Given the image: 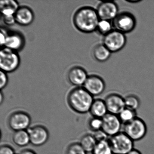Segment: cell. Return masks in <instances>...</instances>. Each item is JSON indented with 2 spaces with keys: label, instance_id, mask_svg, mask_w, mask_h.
Listing matches in <instances>:
<instances>
[{
  "label": "cell",
  "instance_id": "cell-16",
  "mask_svg": "<svg viewBox=\"0 0 154 154\" xmlns=\"http://www.w3.org/2000/svg\"><path fill=\"white\" fill-rule=\"evenodd\" d=\"M16 23L22 26H28L34 21V14L30 8L26 6L20 7L15 15Z\"/></svg>",
  "mask_w": 154,
  "mask_h": 154
},
{
  "label": "cell",
  "instance_id": "cell-11",
  "mask_svg": "<svg viewBox=\"0 0 154 154\" xmlns=\"http://www.w3.org/2000/svg\"><path fill=\"white\" fill-rule=\"evenodd\" d=\"M97 13L100 20H113L118 15V7L113 2H104L97 8Z\"/></svg>",
  "mask_w": 154,
  "mask_h": 154
},
{
  "label": "cell",
  "instance_id": "cell-18",
  "mask_svg": "<svg viewBox=\"0 0 154 154\" xmlns=\"http://www.w3.org/2000/svg\"><path fill=\"white\" fill-rule=\"evenodd\" d=\"M19 4L14 0H2L0 1V11L3 16L15 15L18 9Z\"/></svg>",
  "mask_w": 154,
  "mask_h": 154
},
{
  "label": "cell",
  "instance_id": "cell-27",
  "mask_svg": "<svg viewBox=\"0 0 154 154\" xmlns=\"http://www.w3.org/2000/svg\"><path fill=\"white\" fill-rule=\"evenodd\" d=\"M102 119L93 117L89 122V127L90 129L95 132L101 130L102 128Z\"/></svg>",
  "mask_w": 154,
  "mask_h": 154
},
{
  "label": "cell",
  "instance_id": "cell-34",
  "mask_svg": "<svg viewBox=\"0 0 154 154\" xmlns=\"http://www.w3.org/2000/svg\"><path fill=\"white\" fill-rule=\"evenodd\" d=\"M127 154H142L141 152L138 149H133L130 151Z\"/></svg>",
  "mask_w": 154,
  "mask_h": 154
},
{
  "label": "cell",
  "instance_id": "cell-1",
  "mask_svg": "<svg viewBox=\"0 0 154 154\" xmlns=\"http://www.w3.org/2000/svg\"><path fill=\"white\" fill-rule=\"evenodd\" d=\"M100 21L97 11L91 7L79 9L74 16L75 26L83 33H91L97 30Z\"/></svg>",
  "mask_w": 154,
  "mask_h": 154
},
{
  "label": "cell",
  "instance_id": "cell-22",
  "mask_svg": "<svg viewBox=\"0 0 154 154\" xmlns=\"http://www.w3.org/2000/svg\"><path fill=\"white\" fill-rule=\"evenodd\" d=\"M122 125L127 124L136 119L137 116V111L125 107L118 115Z\"/></svg>",
  "mask_w": 154,
  "mask_h": 154
},
{
  "label": "cell",
  "instance_id": "cell-12",
  "mask_svg": "<svg viewBox=\"0 0 154 154\" xmlns=\"http://www.w3.org/2000/svg\"><path fill=\"white\" fill-rule=\"evenodd\" d=\"M83 85V88L92 96H98L101 94L105 88L103 80L96 75L88 76Z\"/></svg>",
  "mask_w": 154,
  "mask_h": 154
},
{
  "label": "cell",
  "instance_id": "cell-31",
  "mask_svg": "<svg viewBox=\"0 0 154 154\" xmlns=\"http://www.w3.org/2000/svg\"><path fill=\"white\" fill-rule=\"evenodd\" d=\"M3 22L7 26H12L16 23L14 15L3 16Z\"/></svg>",
  "mask_w": 154,
  "mask_h": 154
},
{
  "label": "cell",
  "instance_id": "cell-4",
  "mask_svg": "<svg viewBox=\"0 0 154 154\" xmlns=\"http://www.w3.org/2000/svg\"><path fill=\"white\" fill-rule=\"evenodd\" d=\"M122 131L134 141H139L145 137L147 132V127L141 118L136 119L123 125Z\"/></svg>",
  "mask_w": 154,
  "mask_h": 154
},
{
  "label": "cell",
  "instance_id": "cell-6",
  "mask_svg": "<svg viewBox=\"0 0 154 154\" xmlns=\"http://www.w3.org/2000/svg\"><path fill=\"white\" fill-rule=\"evenodd\" d=\"M112 21V26L114 29L124 34L133 31L136 27V19L129 12L119 13Z\"/></svg>",
  "mask_w": 154,
  "mask_h": 154
},
{
  "label": "cell",
  "instance_id": "cell-13",
  "mask_svg": "<svg viewBox=\"0 0 154 154\" xmlns=\"http://www.w3.org/2000/svg\"><path fill=\"white\" fill-rule=\"evenodd\" d=\"M104 101L108 112L112 114L118 115L126 107L124 98L117 94H109Z\"/></svg>",
  "mask_w": 154,
  "mask_h": 154
},
{
  "label": "cell",
  "instance_id": "cell-19",
  "mask_svg": "<svg viewBox=\"0 0 154 154\" xmlns=\"http://www.w3.org/2000/svg\"><path fill=\"white\" fill-rule=\"evenodd\" d=\"M111 52L103 45L100 44L94 47L93 54L94 58L98 62H104L108 60Z\"/></svg>",
  "mask_w": 154,
  "mask_h": 154
},
{
  "label": "cell",
  "instance_id": "cell-21",
  "mask_svg": "<svg viewBox=\"0 0 154 154\" xmlns=\"http://www.w3.org/2000/svg\"><path fill=\"white\" fill-rule=\"evenodd\" d=\"M97 143L93 135L87 134L82 137L79 143L87 153H92Z\"/></svg>",
  "mask_w": 154,
  "mask_h": 154
},
{
  "label": "cell",
  "instance_id": "cell-35",
  "mask_svg": "<svg viewBox=\"0 0 154 154\" xmlns=\"http://www.w3.org/2000/svg\"><path fill=\"white\" fill-rule=\"evenodd\" d=\"M3 99V95H2V93H1V99H0V102L1 103H2V99Z\"/></svg>",
  "mask_w": 154,
  "mask_h": 154
},
{
  "label": "cell",
  "instance_id": "cell-20",
  "mask_svg": "<svg viewBox=\"0 0 154 154\" xmlns=\"http://www.w3.org/2000/svg\"><path fill=\"white\" fill-rule=\"evenodd\" d=\"M12 140L17 146L20 147H25L28 145L30 142L29 134L27 130L15 131Z\"/></svg>",
  "mask_w": 154,
  "mask_h": 154
},
{
  "label": "cell",
  "instance_id": "cell-9",
  "mask_svg": "<svg viewBox=\"0 0 154 154\" xmlns=\"http://www.w3.org/2000/svg\"><path fill=\"white\" fill-rule=\"evenodd\" d=\"M102 130L109 137L122 131V124L118 115L108 112L102 118Z\"/></svg>",
  "mask_w": 154,
  "mask_h": 154
},
{
  "label": "cell",
  "instance_id": "cell-28",
  "mask_svg": "<svg viewBox=\"0 0 154 154\" xmlns=\"http://www.w3.org/2000/svg\"><path fill=\"white\" fill-rule=\"evenodd\" d=\"M94 133V134L93 135L97 142L102 140H107L109 138V137L107 134H105L102 130Z\"/></svg>",
  "mask_w": 154,
  "mask_h": 154
},
{
  "label": "cell",
  "instance_id": "cell-5",
  "mask_svg": "<svg viewBox=\"0 0 154 154\" xmlns=\"http://www.w3.org/2000/svg\"><path fill=\"white\" fill-rule=\"evenodd\" d=\"M20 64V58L17 52L5 47L0 52V67L6 73L16 71Z\"/></svg>",
  "mask_w": 154,
  "mask_h": 154
},
{
  "label": "cell",
  "instance_id": "cell-36",
  "mask_svg": "<svg viewBox=\"0 0 154 154\" xmlns=\"http://www.w3.org/2000/svg\"><path fill=\"white\" fill-rule=\"evenodd\" d=\"M127 2H131V3H136V2H140V1H127Z\"/></svg>",
  "mask_w": 154,
  "mask_h": 154
},
{
  "label": "cell",
  "instance_id": "cell-3",
  "mask_svg": "<svg viewBox=\"0 0 154 154\" xmlns=\"http://www.w3.org/2000/svg\"><path fill=\"white\" fill-rule=\"evenodd\" d=\"M113 154H127L134 149V141L123 131L109 139Z\"/></svg>",
  "mask_w": 154,
  "mask_h": 154
},
{
  "label": "cell",
  "instance_id": "cell-14",
  "mask_svg": "<svg viewBox=\"0 0 154 154\" xmlns=\"http://www.w3.org/2000/svg\"><path fill=\"white\" fill-rule=\"evenodd\" d=\"M88 77L85 70L78 66L72 67L67 74V78L70 83L76 86L84 85Z\"/></svg>",
  "mask_w": 154,
  "mask_h": 154
},
{
  "label": "cell",
  "instance_id": "cell-24",
  "mask_svg": "<svg viewBox=\"0 0 154 154\" xmlns=\"http://www.w3.org/2000/svg\"><path fill=\"white\" fill-rule=\"evenodd\" d=\"M124 99L126 108L137 111L140 106V100L136 95L129 94L126 96Z\"/></svg>",
  "mask_w": 154,
  "mask_h": 154
},
{
  "label": "cell",
  "instance_id": "cell-7",
  "mask_svg": "<svg viewBox=\"0 0 154 154\" xmlns=\"http://www.w3.org/2000/svg\"><path fill=\"white\" fill-rule=\"evenodd\" d=\"M103 44L111 53L119 52L125 46L126 38L125 34L113 29L104 36Z\"/></svg>",
  "mask_w": 154,
  "mask_h": 154
},
{
  "label": "cell",
  "instance_id": "cell-33",
  "mask_svg": "<svg viewBox=\"0 0 154 154\" xmlns=\"http://www.w3.org/2000/svg\"><path fill=\"white\" fill-rule=\"evenodd\" d=\"M20 154H37L35 151L31 149H26L22 150Z\"/></svg>",
  "mask_w": 154,
  "mask_h": 154
},
{
  "label": "cell",
  "instance_id": "cell-29",
  "mask_svg": "<svg viewBox=\"0 0 154 154\" xmlns=\"http://www.w3.org/2000/svg\"><path fill=\"white\" fill-rule=\"evenodd\" d=\"M0 88L1 90L6 87L8 83V77L6 72L2 71L0 72Z\"/></svg>",
  "mask_w": 154,
  "mask_h": 154
},
{
  "label": "cell",
  "instance_id": "cell-25",
  "mask_svg": "<svg viewBox=\"0 0 154 154\" xmlns=\"http://www.w3.org/2000/svg\"><path fill=\"white\" fill-rule=\"evenodd\" d=\"M112 23L110 21L106 20H100L98 24L97 30L103 35H107L111 32L112 29Z\"/></svg>",
  "mask_w": 154,
  "mask_h": 154
},
{
  "label": "cell",
  "instance_id": "cell-2",
  "mask_svg": "<svg viewBox=\"0 0 154 154\" xmlns=\"http://www.w3.org/2000/svg\"><path fill=\"white\" fill-rule=\"evenodd\" d=\"M94 101L93 96L83 87H78L73 89L67 97V102L70 108L80 114L90 112Z\"/></svg>",
  "mask_w": 154,
  "mask_h": 154
},
{
  "label": "cell",
  "instance_id": "cell-10",
  "mask_svg": "<svg viewBox=\"0 0 154 154\" xmlns=\"http://www.w3.org/2000/svg\"><path fill=\"white\" fill-rule=\"evenodd\" d=\"M27 131L29 134L30 142L33 146H39L45 144L49 134L47 129L41 125H36L29 128Z\"/></svg>",
  "mask_w": 154,
  "mask_h": 154
},
{
  "label": "cell",
  "instance_id": "cell-26",
  "mask_svg": "<svg viewBox=\"0 0 154 154\" xmlns=\"http://www.w3.org/2000/svg\"><path fill=\"white\" fill-rule=\"evenodd\" d=\"M66 154H87L80 143H73L70 144L66 152Z\"/></svg>",
  "mask_w": 154,
  "mask_h": 154
},
{
  "label": "cell",
  "instance_id": "cell-30",
  "mask_svg": "<svg viewBox=\"0 0 154 154\" xmlns=\"http://www.w3.org/2000/svg\"><path fill=\"white\" fill-rule=\"evenodd\" d=\"M0 154H15V152L12 147L4 145L0 147Z\"/></svg>",
  "mask_w": 154,
  "mask_h": 154
},
{
  "label": "cell",
  "instance_id": "cell-8",
  "mask_svg": "<svg viewBox=\"0 0 154 154\" xmlns=\"http://www.w3.org/2000/svg\"><path fill=\"white\" fill-rule=\"evenodd\" d=\"M30 116L23 111H17L9 117L8 123L10 128L15 131L27 130L31 124Z\"/></svg>",
  "mask_w": 154,
  "mask_h": 154
},
{
  "label": "cell",
  "instance_id": "cell-32",
  "mask_svg": "<svg viewBox=\"0 0 154 154\" xmlns=\"http://www.w3.org/2000/svg\"><path fill=\"white\" fill-rule=\"evenodd\" d=\"M7 34L5 33L4 32V30L1 29V38H0V43H1V46H4L5 44V42H6V38H7Z\"/></svg>",
  "mask_w": 154,
  "mask_h": 154
},
{
  "label": "cell",
  "instance_id": "cell-15",
  "mask_svg": "<svg viewBox=\"0 0 154 154\" xmlns=\"http://www.w3.org/2000/svg\"><path fill=\"white\" fill-rule=\"evenodd\" d=\"M25 43L24 37L21 34L18 32H11L7 34L4 46L17 52L23 48Z\"/></svg>",
  "mask_w": 154,
  "mask_h": 154
},
{
  "label": "cell",
  "instance_id": "cell-23",
  "mask_svg": "<svg viewBox=\"0 0 154 154\" xmlns=\"http://www.w3.org/2000/svg\"><path fill=\"white\" fill-rule=\"evenodd\" d=\"M92 154H113L109 139L97 142Z\"/></svg>",
  "mask_w": 154,
  "mask_h": 154
},
{
  "label": "cell",
  "instance_id": "cell-17",
  "mask_svg": "<svg viewBox=\"0 0 154 154\" xmlns=\"http://www.w3.org/2000/svg\"><path fill=\"white\" fill-rule=\"evenodd\" d=\"M93 117L102 119L108 113L105 101L101 99L94 100L90 110Z\"/></svg>",
  "mask_w": 154,
  "mask_h": 154
}]
</instances>
